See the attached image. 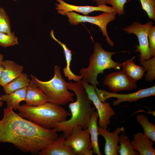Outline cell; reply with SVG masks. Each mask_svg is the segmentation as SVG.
Masks as SVG:
<instances>
[{
    "instance_id": "cell-1",
    "label": "cell",
    "mask_w": 155,
    "mask_h": 155,
    "mask_svg": "<svg viewBox=\"0 0 155 155\" xmlns=\"http://www.w3.org/2000/svg\"><path fill=\"white\" fill-rule=\"evenodd\" d=\"M13 109L3 110L0 120V143L12 144L25 152L39 154L58 137L54 129H48L21 117Z\"/></svg>"
},
{
    "instance_id": "cell-2",
    "label": "cell",
    "mask_w": 155,
    "mask_h": 155,
    "mask_svg": "<svg viewBox=\"0 0 155 155\" xmlns=\"http://www.w3.org/2000/svg\"><path fill=\"white\" fill-rule=\"evenodd\" d=\"M81 80L75 83L67 82V88L74 93L76 100L69 104L70 118L55 123L53 128L57 132H62L66 138L76 129L87 128L92 115L96 109L95 107L92 106V102L89 98Z\"/></svg>"
},
{
    "instance_id": "cell-3",
    "label": "cell",
    "mask_w": 155,
    "mask_h": 155,
    "mask_svg": "<svg viewBox=\"0 0 155 155\" xmlns=\"http://www.w3.org/2000/svg\"><path fill=\"white\" fill-rule=\"evenodd\" d=\"M18 110L22 117L48 129L53 128L55 123L67 120L71 115L61 105L49 102L36 106L23 104Z\"/></svg>"
},
{
    "instance_id": "cell-4",
    "label": "cell",
    "mask_w": 155,
    "mask_h": 155,
    "mask_svg": "<svg viewBox=\"0 0 155 155\" xmlns=\"http://www.w3.org/2000/svg\"><path fill=\"white\" fill-rule=\"evenodd\" d=\"M115 53L105 51L100 43L95 42L93 51L89 58V65L87 67H82L80 70L82 80L96 86L99 85L97 80L98 74L104 73V70L107 69H119L122 63L114 61L112 58Z\"/></svg>"
},
{
    "instance_id": "cell-5",
    "label": "cell",
    "mask_w": 155,
    "mask_h": 155,
    "mask_svg": "<svg viewBox=\"0 0 155 155\" xmlns=\"http://www.w3.org/2000/svg\"><path fill=\"white\" fill-rule=\"evenodd\" d=\"M60 70L59 66L55 65L54 76L47 81H41L32 74L30 76L31 80L46 95L48 102L61 105L73 102L74 94L68 91L67 82L63 77Z\"/></svg>"
},
{
    "instance_id": "cell-6",
    "label": "cell",
    "mask_w": 155,
    "mask_h": 155,
    "mask_svg": "<svg viewBox=\"0 0 155 155\" xmlns=\"http://www.w3.org/2000/svg\"><path fill=\"white\" fill-rule=\"evenodd\" d=\"M117 13L104 12L96 16H91L81 15L74 11L69 12L65 13L68 18V21L71 25H76L82 22H88L96 25L99 27L102 35L106 37V40L109 45L113 46L114 44L109 37L107 32L106 27L108 24L114 20Z\"/></svg>"
},
{
    "instance_id": "cell-7",
    "label": "cell",
    "mask_w": 155,
    "mask_h": 155,
    "mask_svg": "<svg viewBox=\"0 0 155 155\" xmlns=\"http://www.w3.org/2000/svg\"><path fill=\"white\" fill-rule=\"evenodd\" d=\"M152 21L148 22L145 24H142L139 22H134L130 25L123 29L124 31L129 34H133L137 36L139 42L136 45V51L139 52L140 62L150 59L152 57L148 41V32L152 26Z\"/></svg>"
},
{
    "instance_id": "cell-8",
    "label": "cell",
    "mask_w": 155,
    "mask_h": 155,
    "mask_svg": "<svg viewBox=\"0 0 155 155\" xmlns=\"http://www.w3.org/2000/svg\"><path fill=\"white\" fill-rule=\"evenodd\" d=\"M94 89L98 97L102 102L111 98L117 99L113 102V106L119 105L123 102H136L139 99L154 96L155 86L150 88L141 89L132 93L127 94H118L115 92H110L104 90H100L96 86H94Z\"/></svg>"
},
{
    "instance_id": "cell-9",
    "label": "cell",
    "mask_w": 155,
    "mask_h": 155,
    "mask_svg": "<svg viewBox=\"0 0 155 155\" xmlns=\"http://www.w3.org/2000/svg\"><path fill=\"white\" fill-rule=\"evenodd\" d=\"M64 143L72 149L75 155H92L94 154L88 128L75 129L65 138Z\"/></svg>"
},
{
    "instance_id": "cell-10",
    "label": "cell",
    "mask_w": 155,
    "mask_h": 155,
    "mask_svg": "<svg viewBox=\"0 0 155 155\" xmlns=\"http://www.w3.org/2000/svg\"><path fill=\"white\" fill-rule=\"evenodd\" d=\"M81 82L89 98L97 110L98 116L99 126L107 128L110 123V118L115 114V112L108 102L105 101L103 102L99 100L96 95L94 86L90 85L82 80Z\"/></svg>"
},
{
    "instance_id": "cell-11",
    "label": "cell",
    "mask_w": 155,
    "mask_h": 155,
    "mask_svg": "<svg viewBox=\"0 0 155 155\" xmlns=\"http://www.w3.org/2000/svg\"><path fill=\"white\" fill-rule=\"evenodd\" d=\"M103 83L110 90L116 93L124 90H132L137 87L136 82L129 79L122 70L106 75Z\"/></svg>"
},
{
    "instance_id": "cell-12",
    "label": "cell",
    "mask_w": 155,
    "mask_h": 155,
    "mask_svg": "<svg viewBox=\"0 0 155 155\" xmlns=\"http://www.w3.org/2000/svg\"><path fill=\"white\" fill-rule=\"evenodd\" d=\"M57 3L55 4V9L58 13L62 15H65L67 12L75 11L82 13L84 16H88L89 13L94 11H101L108 13L114 12L112 7L106 5L96 6L90 5L78 6L68 3L63 0H56Z\"/></svg>"
},
{
    "instance_id": "cell-13",
    "label": "cell",
    "mask_w": 155,
    "mask_h": 155,
    "mask_svg": "<svg viewBox=\"0 0 155 155\" xmlns=\"http://www.w3.org/2000/svg\"><path fill=\"white\" fill-rule=\"evenodd\" d=\"M99 135L102 136L105 141L104 152L106 155H118L119 146V134L121 131L125 132L123 127L117 128L112 132H110L106 128L98 127Z\"/></svg>"
},
{
    "instance_id": "cell-14",
    "label": "cell",
    "mask_w": 155,
    "mask_h": 155,
    "mask_svg": "<svg viewBox=\"0 0 155 155\" xmlns=\"http://www.w3.org/2000/svg\"><path fill=\"white\" fill-rule=\"evenodd\" d=\"M66 138L63 134L47 147L40 152V155H75L72 149L66 145L64 141Z\"/></svg>"
},
{
    "instance_id": "cell-15",
    "label": "cell",
    "mask_w": 155,
    "mask_h": 155,
    "mask_svg": "<svg viewBox=\"0 0 155 155\" xmlns=\"http://www.w3.org/2000/svg\"><path fill=\"white\" fill-rule=\"evenodd\" d=\"M153 141L143 133L138 132L133 135L131 143L134 149L140 155H154Z\"/></svg>"
},
{
    "instance_id": "cell-16",
    "label": "cell",
    "mask_w": 155,
    "mask_h": 155,
    "mask_svg": "<svg viewBox=\"0 0 155 155\" xmlns=\"http://www.w3.org/2000/svg\"><path fill=\"white\" fill-rule=\"evenodd\" d=\"M1 64L4 68L0 81V85L3 87L22 73L23 66L13 61L8 60L3 61Z\"/></svg>"
},
{
    "instance_id": "cell-17",
    "label": "cell",
    "mask_w": 155,
    "mask_h": 155,
    "mask_svg": "<svg viewBox=\"0 0 155 155\" xmlns=\"http://www.w3.org/2000/svg\"><path fill=\"white\" fill-rule=\"evenodd\" d=\"M25 101L30 106H38L48 102L46 95L32 80L27 87Z\"/></svg>"
},
{
    "instance_id": "cell-18",
    "label": "cell",
    "mask_w": 155,
    "mask_h": 155,
    "mask_svg": "<svg viewBox=\"0 0 155 155\" xmlns=\"http://www.w3.org/2000/svg\"><path fill=\"white\" fill-rule=\"evenodd\" d=\"M50 35L52 38L59 43L63 49L66 62V66L63 69V73L65 76L69 80H73L76 82L82 80V77L81 75L75 74L70 69V63L72 56V51L67 47L66 44L62 42L55 37L54 35V31L53 30H51Z\"/></svg>"
},
{
    "instance_id": "cell-19",
    "label": "cell",
    "mask_w": 155,
    "mask_h": 155,
    "mask_svg": "<svg viewBox=\"0 0 155 155\" xmlns=\"http://www.w3.org/2000/svg\"><path fill=\"white\" fill-rule=\"evenodd\" d=\"M27 90V87L9 94L2 95L0 96L1 100L6 102L7 107L18 110L20 106V103L25 100Z\"/></svg>"
},
{
    "instance_id": "cell-20",
    "label": "cell",
    "mask_w": 155,
    "mask_h": 155,
    "mask_svg": "<svg viewBox=\"0 0 155 155\" xmlns=\"http://www.w3.org/2000/svg\"><path fill=\"white\" fill-rule=\"evenodd\" d=\"M134 57L122 63V70L126 76L131 80L136 82L142 78L146 70L142 67L136 64L133 61Z\"/></svg>"
},
{
    "instance_id": "cell-21",
    "label": "cell",
    "mask_w": 155,
    "mask_h": 155,
    "mask_svg": "<svg viewBox=\"0 0 155 155\" xmlns=\"http://www.w3.org/2000/svg\"><path fill=\"white\" fill-rule=\"evenodd\" d=\"M98 117L97 111L92 113L88 127L93 153L97 155H102L99 147L97 121Z\"/></svg>"
},
{
    "instance_id": "cell-22",
    "label": "cell",
    "mask_w": 155,
    "mask_h": 155,
    "mask_svg": "<svg viewBox=\"0 0 155 155\" xmlns=\"http://www.w3.org/2000/svg\"><path fill=\"white\" fill-rule=\"evenodd\" d=\"M30 80L26 73H22L20 76L14 79L3 87L5 94H9L16 90L27 87Z\"/></svg>"
},
{
    "instance_id": "cell-23",
    "label": "cell",
    "mask_w": 155,
    "mask_h": 155,
    "mask_svg": "<svg viewBox=\"0 0 155 155\" xmlns=\"http://www.w3.org/2000/svg\"><path fill=\"white\" fill-rule=\"evenodd\" d=\"M137 122L141 125L144 131V134L154 142L155 141V126L149 121L148 117L143 114L136 116Z\"/></svg>"
},
{
    "instance_id": "cell-24",
    "label": "cell",
    "mask_w": 155,
    "mask_h": 155,
    "mask_svg": "<svg viewBox=\"0 0 155 155\" xmlns=\"http://www.w3.org/2000/svg\"><path fill=\"white\" fill-rule=\"evenodd\" d=\"M120 144L118 152L120 155H139L138 152L133 147L130 139L125 134L122 133L119 136Z\"/></svg>"
},
{
    "instance_id": "cell-25",
    "label": "cell",
    "mask_w": 155,
    "mask_h": 155,
    "mask_svg": "<svg viewBox=\"0 0 155 155\" xmlns=\"http://www.w3.org/2000/svg\"><path fill=\"white\" fill-rule=\"evenodd\" d=\"M147 72L145 75L146 81L151 82L155 79V56L152 58L140 62Z\"/></svg>"
},
{
    "instance_id": "cell-26",
    "label": "cell",
    "mask_w": 155,
    "mask_h": 155,
    "mask_svg": "<svg viewBox=\"0 0 155 155\" xmlns=\"http://www.w3.org/2000/svg\"><path fill=\"white\" fill-rule=\"evenodd\" d=\"M0 32L7 34H10L12 33L9 18L2 7L0 8Z\"/></svg>"
},
{
    "instance_id": "cell-27",
    "label": "cell",
    "mask_w": 155,
    "mask_h": 155,
    "mask_svg": "<svg viewBox=\"0 0 155 155\" xmlns=\"http://www.w3.org/2000/svg\"><path fill=\"white\" fill-rule=\"evenodd\" d=\"M18 44V38L13 32L10 34L0 32V46L7 47Z\"/></svg>"
},
{
    "instance_id": "cell-28",
    "label": "cell",
    "mask_w": 155,
    "mask_h": 155,
    "mask_svg": "<svg viewBox=\"0 0 155 155\" xmlns=\"http://www.w3.org/2000/svg\"><path fill=\"white\" fill-rule=\"evenodd\" d=\"M142 9L146 13L150 19L155 21V0H139Z\"/></svg>"
},
{
    "instance_id": "cell-29",
    "label": "cell",
    "mask_w": 155,
    "mask_h": 155,
    "mask_svg": "<svg viewBox=\"0 0 155 155\" xmlns=\"http://www.w3.org/2000/svg\"><path fill=\"white\" fill-rule=\"evenodd\" d=\"M126 1L127 0H107V4L112 5L114 12L121 16L125 14L124 6Z\"/></svg>"
},
{
    "instance_id": "cell-30",
    "label": "cell",
    "mask_w": 155,
    "mask_h": 155,
    "mask_svg": "<svg viewBox=\"0 0 155 155\" xmlns=\"http://www.w3.org/2000/svg\"><path fill=\"white\" fill-rule=\"evenodd\" d=\"M149 47L152 56H155V26H152L148 32Z\"/></svg>"
},
{
    "instance_id": "cell-31",
    "label": "cell",
    "mask_w": 155,
    "mask_h": 155,
    "mask_svg": "<svg viewBox=\"0 0 155 155\" xmlns=\"http://www.w3.org/2000/svg\"><path fill=\"white\" fill-rule=\"evenodd\" d=\"M94 2L98 6L101 5H106L107 0H91Z\"/></svg>"
},
{
    "instance_id": "cell-32",
    "label": "cell",
    "mask_w": 155,
    "mask_h": 155,
    "mask_svg": "<svg viewBox=\"0 0 155 155\" xmlns=\"http://www.w3.org/2000/svg\"><path fill=\"white\" fill-rule=\"evenodd\" d=\"M3 70V67L1 64L0 65V81L1 78L2 73Z\"/></svg>"
},
{
    "instance_id": "cell-33",
    "label": "cell",
    "mask_w": 155,
    "mask_h": 155,
    "mask_svg": "<svg viewBox=\"0 0 155 155\" xmlns=\"http://www.w3.org/2000/svg\"><path fill=\"white\" fill-rule=\"evenodd\" d=\"M3 58V55L0 53V65L1 64Z\"/></svg>"
},
{
    "instance_id": "cell-34",
    "label": "cell",
    "mask_w": 155,
    "mask_h": 155,
    "mask_svg": "<svg viewBox=\"0 0 155 155\" xmlns=\"http://www.w3.org/2000/svg\"><path fill=\"white\" fill-rule=\"evenodd\" d=\"M3 105V102L1 100V97L0 96V107L2 106Z\"/></svg>"
},
{
    "instance_id": "cell-35",
    "label": "cell",
    "mask_w": 155,
    "mask_h": 155,
    "mask_svg": "<svg viewBox=\"0 0 155 155\" xmlns=\"http://www.w3.org/2000/svg\"><path fill=\"white\" fill-rule=\"evenodd\" d=\"M13 0V1H17V0Z\"/></svg>"
}]
</instances>
